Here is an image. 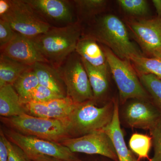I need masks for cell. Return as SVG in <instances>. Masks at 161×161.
Instances as JSON below:
<instances>
[{
  "mask_svg": "<svg viewBox=\"0 0 161 161\" xmlns=\"http://www.w3.org/2000/svg\"><path fill=\"white\" fill-rule=\"evenodd\" d=\"M80 35V27L73 23L51 27L46 32L31 39L47 63L58 69L75 51Z\"/></svg>",
  "mask_w": 161,
  "mask_h": 161,
  "instance_id": "obj_1",
  "label": "cell"
},
{
  "mask_svg": "<svg viewBox=\"0 0 161 161\" xmlns=\"http://www.w3.org/2000/svg\"><path fill=\"white\" fill-rule=\"evenodd\" d=\"M114 111V101L98 107L93 100L88 101L77 103L63 120L71 137L75 138L103 130L112 121Z\"/></svg>",
  "mask_w": 161,
  "mask_h": 161,
  "instance_id": "obj_2",
  "label": "cell"
},
{
  "mask_svg": "<svg viewBox=\"0 0 161 161\" xmlns=\"http://www.w3.org/2000/svg\"><path fill=\"white\" fill-rule=\"evenodd\" d=\"M4 125L23 135L60 143L71 138L63 119H47L28 114L12 117H1Z\"/></svg>",
  "mask_w": 161,
  "mask_h": 161,
  "instance_id": "obj_3",
  "label": "cell"
},
{
  "mask_svg": "<svg viewBox=\"0 0 161 161\" xmlns=\"http://www.w3.org/2000/svg\"><path fill=\"white\" fill-rule=\"evenodd\" d=\"M103 52L119 91L121 103L131 98L148 101L149 95L128 60L120 59L108 48H104Z\"/></svg>",
  "mask_w": 161,
  "mask_h": 161,
  "instance_id": "obj_4",
  "label": "cell"
},
{
  "mask_svg": "<svg viewBox=\"0 0 161 161\" xmlns=\"http://www.w3.org/2000/svg\"><path fill=\"white\" fill-rule=\"evenodd\" d=\"M97 33L98 39L120 59L130 61L133 57L142 55L130 41L122 21L114 15H108L101 19Z\"/></svg>",
  "mask_w": 161,
  "mask_h": 161,
  "instance_id": "obj_5",
  "label": "cell"
},
{
  "mask_svg": "<svg viewBox=\"0 0 161 161\" xmlns=\"http://www.w3.org/2000/svg\"><path fill=\"white\" fill-rule=\"evenodd\" d=\"M58 69L64 82L67 97L76 103L95 99L81 58L79 60L73 53Z\"/></svg>",
  "mask_w": 161,
  "mask_h": 161,
  "instance_id": "obj_6",
  "label": "cell"
},
{
  "mask_svg": "<svg viewBox=\"0 0 161 161\" xmlns=\"http://www.w3.org/2000/svg\"><path fill=\"white\" fill-rule=\"evenodd\" d=\"M10 3L9 11L1 19L8 22L17 33L33 39L51 28V24L38 15L25 0H11Z\"/></svg>",
  "mask_w": 161,
  "mask_h": 161,
  "instance_id": "obj_7",
  "label": "cell"
},
{
  "mask_svg": "<svg viewBox=\"0 0 161 161\" xmlns=\"http://www.w3.org/2000/svg\"><path fill=\"white\" fill-rule=\"evenodd\" d=\"M4 132L6 138L25 153L49 156L65 161H82L75 153L60 143L23 135L10 129Z\"/></svg>",
  "mask_w": 161,
  "mask_h": 161,
  "instance_id": "obj_8",
  "label": "cell"
},
{
  "mask_svg": "<svg viewBox=\"0 0 161 161\" xmlns=\"http://www.w3.org/2000/svg\"><path fill=\"white\" fill-rule=\"evenodd\" d=\"M60 144L67 147L71 152L88 154H99L118 161L114 145L105 132L98 131L87 135L66 139Z\"/></svg>",
  "mask_w": 161,
  "mask_h": 161,
  "instance_id": "obj_9",
  "label": "cell"
},
{
  "mask_svg": "<svg viewBox=\"0 0 161 161\" xmlns=\"http://www.w3.org/2000/svg\"><path fill=\"white\" fill-rule=\"evenodd\" d=\"M129 26L144 50L161 58V17L133 21Z\"/></svg>",
  "mask_w": 161,
  "mask_h": 161,
  "instance_id": "obj_10",
  "label": "cell"
},
{
  "mask_svg": "<svg viewBox=\"0 0 161 161\" xmlns=\"http://www.w3.org/2000/svg\"><path fill=\"white\" fill-rule=\"evenodd\" d=\"M124 118L129 127L150 130L161 123V114L152 103L134 101L125 109Z\"/></svg>",
  "mask_w": 161,
  "mask_h": 161,
  "instance_id": "obj_11",
  "label": "cell"
},
{
  "mask_svg": "<svg viewBox=\"0 0 161 161\" xmlns=\"http://www.w3.org/2000/svg\"><path fill=\"white\" fill-rule=\"evenodd\" d=\"M1 49V55L29 66L39 62L48 63L31 39L17 33L14 38Z\"/></svg>",
  "mask_w": 161,
  "mask_h": 161,
  "instance_id": "obj_12",
  "label": "cell"
},
{
  "mask_svg": "<svg viewBox=\"0 0 161 161\" xmlns=\"http://www.w3.org/2000/svg\"><path fill=\"white\" fill-rule=\"evenodd\" d=\"M38 15L49 23H73L69 4L62 0H25ZM50 24V23H49Z\"/></svg>",
  "mask_w": 161,
  "mask_h": 161,
  "instance_id": "obj_13",
  "label": "cell"
},
{
  "mask_svg": "<svg viewBox=\"0 0 161 161\" xmlns=\"http://www.w3.org/2000/svg\"><path fill=\"white\" fill-rule=\"evenodd\" d=\"M114 101V114L112 121L101 131L105 132L111 138L118 161H138L127 147L123 132L120 127L118 102L117 100Z\"/></svg>",
  "mask_w": 161,
  "mask_h": 161,
  "instance_id": "obj_14",
  "label": "cell"
},
{
  "mask_svg": "<svg viewBox=\"0 0 161 161\" xmlns=\"http://www.w3.org/2000/svg\"><path fill=\"white\" fill-rule=\"evenodd\" d=\"M49 64L39 62L33 65V68L39 80V84L51 90L62 97H66L61 75L53 67Z\"/></svg>",
  "mask_w": 161,
  "mask_h": 161,
  "instance_id": "obj_15",
  "label": "cell"
},
{
  "mask_svg": "<svg viewBox=\"0 0 161 161\" xmlns=\"http://www.w3.org/2000/svg\"><path fill=\"white\" fill-rule=\"evenodd\" d=\"M27 114L21 103L19 96L11 85L0 87V115L2 117L19 116Z\"/></svg>",
  "mask_w": 161,
  "mask_h": 161,
  "instance_id": "obj_16",
  "label": "cell"
},
{
  "mask_svg": "<svg viewBox=\"0 0 161 161\" xmlns=\"http://www.w3.org/2000/svg\"><path fill=\"white\" fill-rule=\"evenodd\" d=\"M75 52L80 58L92 66L98 68H108L104 53L95 40L91 39L79 40Z\"/></svg>",
  "mask_w": 161,
  "mask_h": 161,
  "instance_id": "obj_17",
  "label": "cell"
},
{
  "mask_svg": "<svg viewBox=\"0 0 161 161\" xmlns=\"http://www.w3.org/2000/svg\"><path fill=\"white\" fill-rule=\"evenodd\" d=\"M32 66L15 61L1 54L0 57V87L14 84L20 75Z\"/></svg>",
  "mask_w": 161,
  "mask_h": 161,
  "instance_id": "obj_18",
  "label": "cell"
},
{
  "mask_svg": "<svg viewBox=\"0 0 161 161\" xmlns=\"http://www.w3.org/2000/svg\"><path fill=\"white\" fill-rule=\"evenodd\" d=\"M81 60L88 76L94 98H99L106 92L108 87V68L95 67Z\"/></svg>",
  "mask_w": 161,
  "mask_h": 161,
  "instance_id": "obj_19",
  "label": "cell"
},
{
  "mask_svg": "<svg viewBox=\"0 0 161 161\" xmlns=\"http://www.w3.org/2000/svg\"><path fill=\"white\" fill-rule=\"evenodd\" d=\"M77 103L65 108H53L47 107L42 103H28L23 105L27 114L47 119H61L66 118L71 113Z\"/></svg>",
  "mask_w": 161,
  "mask_h": 161,
  "instance_id": "obj_20",
  "label": "cell"
},
{
  "mask_svg": "<svg viewBox=\"0 0 161 161\" xmlns=\"http://www.w3.org/2000/svg\"><path fill=\"white\" fill-rule=\"evenodd\" d=\"M39 85V80L32 66L20 75L13 86L19 96L21 102L27 97Z\"/></svg>",
  "mask_w": 161,
  "mask_h": 161,
  "instance_id": "obj_21",
  "label": "cell"
},
{
  "mask_svg": "<svg viewBox=\"0 0 161 161\" xmlns=\"http://www.w3.org/2000/svg\"><path fill=\"white\" fill-rule=\"evenodd\" d=\"M130 61L139 75H154L161 79V58H147L142 55L133 57Z\"/></svg>",
  "mask_w": 161,
  "mask_h": 161,
  "instance_id": "obj_22",
  "label": "cell"
},
{
  "mask_svg": "<svg viewBox=\"0 0 161 161\" xmlns=\"http://www.w3.org/2000/svg\"><path fill=\"white\" fill-rule=\"evenodd\" d=\"M139 76L143 86L150 94L152 103L161 114V79L153 75Z\"/></svg>",
  "mask_w": 161,
  "mask_h": 161,
  "instance_id": "obj_23",
  "label": "cell"
},
{
  "mask_svg": "<svg viewBox=\"0 0 161 161\" xmlns=\"http://www.w3.org/2000/svg\"><path fill=\"white\" fill-rule=\"evenodd\" d=\"M152 145L151 136L141 133L132 134L129 142L130 149L140 158H149V153Z\"/></svg>",
  "mask_w": 161,
  "mask_h": 161,
  "instance_id": "obj_24",
  "label": "cell"
},
{
  "mask_svg": "<svg viewBox=\"0 0 161 161\" xmlns=\"http://www.w3.org/2000/svg\"><path fill=\"white\" fill-rule=\"evenodd\" d=\"M60 98L63 97L46 87L39 85L27 97L21 101V103L23 105L28 103H44Z\"/></svg>",
  "mask_w": 161,
  "mask_h": 161,
  "instance_id": "obj_25",
  "label": "cell"
},
{
  "mask_svg": "<svg viewBox=\"0 0 161 161\" xmlns=\"http://www.w3.org/2000/svg\"><path fill=\"white\" fill-rule=\"evenodd\" d=\"M117 2L125 11L131 14L142 15L148 12V4L145 0H119Z\"/></svg>",
  "mask_w": 161,
  "mask_h": 161,
  "instance_id": "obj_26",
  "label": "cell"
},
{
  "mask_svg": "<svg viewBox=\"0 0 161 161\" xmlns=\"http://www.w3.org/2000/svg\"><path fill=\"white\" fill-rule=\"evenodd\" d=\"M79 11L91 14L102 8L106 3L103 0H78L74 1Z\"/></svg>",
  "mask_w": 161,
  "mask_h": 161,
  "instance_id": "obj_27",
  "label": "cell"
},
{
  "mask_svg": "<svg viewBox=\"0 0 161 161\" xmlns=\"http://www.w3.org/2000/svg\"><path fill=\"white\" fill-rule=\"evenodd\" d=\"M150 131L154 148V155L150 161H161V123Z\"/></svg>",
  "mask_w": 161,
  "mask_h": 161,
  "instance_id": "obj_28",
  "label": "cell"
},
{
  "mask_svg": "<svg viewBox=\"0 0 161 161\" xmlns=\"http://www.w3.org/2000/svg\"><path fill=\"white\" fill-rule=\"evenodd\" d=\"M17 33L6 20H0V46L1 48L9 43L14 38Z\"/></svg>",
  "mask_w": 161,
  "mask_h": 161,
  "instance_id": "obj_29",
  "label": "cell"
},
{
  "mask_svg": "<svg viewBox=\"0 0 161 161\" xmlns=\"http://www.w3.org/2000/svg\"><path fill=\"white\" fill-rule=\"evenodd\" d=\"M5 142L8 148V161H30L24 151L10 142L6 136Z\"/></svg>",
  "mask_w": 161,
  "mask_h": 161,
  "instance_id": "obj_30",
  "label": "cell"
},
{
  "mask_svg": "<svg viewBox=\"0 0 161 161\" xmlns=\"http://www.w3.org/2000/svg\"><path fill=\"white\" fill-rule=\"evenodd\" d=\"M6 136L4 131L1 129L0 131V161H8V150L6 142Z\"/></svg>",
  "mask_w": 161,
  "mask_h": 161,
  "instance_id": "obj_31",
  "label": "cell"
},
{
  "mask_svg": "<svg viewBox=\"0 0 161 161\" xmlns=\"http://www.w3.org/2000/svg\"><path fill=\"white\" fill-rule=\"evenodd\" d=\"M26 153V156L30 161H65L60 159L53 157L39 154V153Z\"/></svg>",
  "mask_w": 161,
  "mask_h": 161,
  "instance_id": "obj_32",
  "label": "cell"
},
{
  "mask_svg": "<svg viewBox=\"0 0 161 161\" xmlns=\"http://www.w3.org/2000/svg\"><path fill=\"white\" fill-rule=\"evenodd\" d=\"M10 8V1L1 0L0 1V16H1V17L7 14L9 11Z\"/></svg>",
  "mask_w": 161,
  "mask_h": 161,
  "instance_id": "obj_33",
  "label": "cell"
},
{
  "mask_svg": "<svg viewBox=\"0 0 161 161\" xmlns=\"http://www.w3.org/2000/svg\"><path fill=\"white\" fill-rule=\"evenodd\" d=\"M152 3L157 13L158 17H161V0H153Z\"/></svg>",
  "mask_w": 161,
  "mask_h": 161,
  "instance_id": "obj_34",
  "label": "cell"
},
{
  "mask_svg": "<svg viewBox=\"0 0 161 161\" xmlns=\"http://www.w3.org/2000/svg\"></svg>",
  "mask_w": 161,
  "mask_h": 161,
  "instance_id": "obj_35",
  "label": "cell"
}]
</instances>
